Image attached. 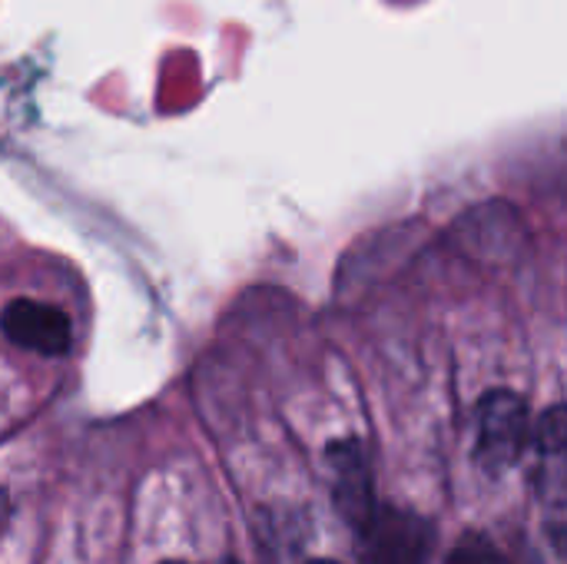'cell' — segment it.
Wrapping results in <instances>:
<instances>
[{"mask_svg":"<svg viewBox=\"0 0 567 564\" xmlns=\"http://www.w3.org/2000/svg\"><path fill=\"white\" fill-rule=\"evenodd\" d=\"M532 442V416L522 396L495 389L478 406V462L502 475L522 462Z\"/></svg>","mask_w":567,"mask_h":564,"instance_id":"1","label":"cell"},{"mask_svg":"<svg viewBox=\"0 0 567 564\" xmlns=\"http://www.w3.org/2000/svg\"><path fill=\"white\" fill-rule=\"evenodd\" d=\"M365 564H425L432 552V525L412 512L379 505L359 529Z\"/></svg>","mask_w":567,"mask_h":564,"instance_id":"2","label":"cell"},{"mask_svg":"<svg viewBox=\"0 0 567 564\" xmlns=\"http://www.w3.org/2000/svg\"><path fill=\"white\" fill-rule=\"evenodd\" d=\"M0 329L17 349L40 356H66L73 346V326L66 312L37 299H10L0 312Z\"/></svg>","mask_w":567,"mask_h":564,"instance_id":"3","label":"cell"},{"mask_svg":"<svg viewBox=\"0 0 567 564\" xmlns=\"http://www.w3.org/2000/svg\"><path fill=\"white\" fill-rule=\"evenodd\" d=\"M329 465L336 475V489H332L336 505H339L342 519L359 532L372 519V512L379 509L375 495H372V472H369L365 452L355 439L336 442L329 449Z\"/></svg>","mask_w":567,"mask_h":564,"instance_id":"4","label":"cell"},{"mask_svg":"<svg viewBox=\"0 0 567 564\" xmlns=\"http://www.w3.org/2000/svg\"><path fill=\"white\" fill-rule=\"evenodd\" d=\"M538 452V495L551 509L567 505V406H555L535 429Z\"/></svg>","mask_w":567,"mask_h":564,"instance_id":"5","label":"cell"},{"mask_svg":"<svg viewBox=\"0 0 567 564\" xmlns=\"http://www.w3.org/2000/svg\"><path fill=\"white\" fill-rule=\"evenodd\" d=\"M449 564H508L505 555L485 539V535H468L455 545V552L449 555Z\"/></svg>","mask_w":567,"mask_h":564,"instance_id":"6","label":"cell"},{"mask_svg":"<svg viewBox=\"0 0 567 564\" xmlns=\"http://www.w3.org/2000/svg\"><path fill=\"white\" fill-rule=\"evenodd\" d=\"M309 564H339V562H309Z\"/></svg>","mask_w":567,"mask_h":564,"instance_id":"7","label":"cell"},{"mask_svg":"<svg viewBox=\"0 0 567 564\" xmlns=\"http://www.w3.org/2000/svg\"><path fill=\"white\" fill-rule=\"evenodd\" d=\"M0 509H3V492H0Z\"/></svg>","mask_w":567,"mask_h":564,"instance_id":"8","label":"cell"},{"mask_svg":"<svg viewBox=\"0 0 567 564\" xmlns=\"http://www.w3.org/2000/svg\"><path fill=\"white\" fill-rule=\"evenodd\" d=\"M166 564H186V562H166Z\"/></svg>","mask_w":567,"mask_h":564,"instance_id":"9","label":"cell"}]
</instances>
